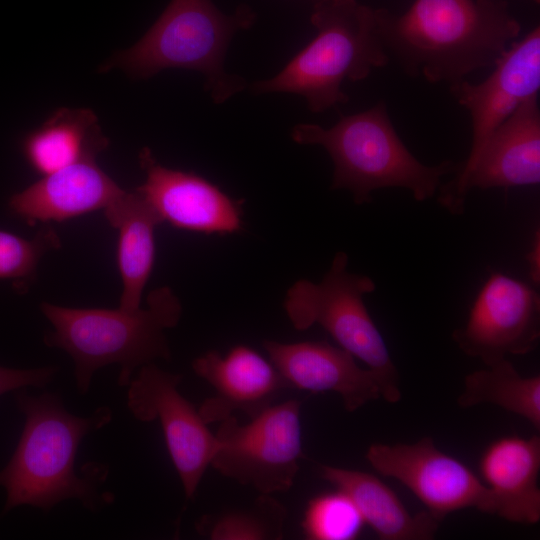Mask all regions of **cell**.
<instances>
[{
  "instance_id": "obj_3",
  "label": "cell",
  "mask_w": 540,
  "mask_h": 540,
  "mask_svg": "<svg viewBox=\"0 0 540 540\" xmlns=\"http://www.w3.org/2000/svg\"><path fill=\"white\" fill-rule=\"evenodd\" d=\"M40 308L53 326L44 343L71 357L81 394L88 392L94 373L107 365L118 364L117 383L128 386L137 368L156 359L169 360L164 331L176 326L182 314L178 297L167 286L152 290L146 306L136 310L71 308L47 302Z\"/></svg>"
},
{
  "instance_id": "obj_28",
  "label": "cell",
  "mask_w": 540,
  "mask_h": 540,
  "mask_svg": "<svg viewBox=\"0 0 540 540\" xmlns=\"http://www.w3.org/2000/svg\"><path fill=\"white\" fill-rule=\"evenodd\" d=\"M531 1H533V2L536 3V4H539V3H540V0H531Z\"/></svg>"
},
{
  "instance_id": "obj_12",
  "label": "cell",
  "mask_w": 540,
  "mask_h": 540,
  "mask_svg": "<svg viewBox=\"0 0 540 540\" xmlns=\"http://www.w3.org/2000/svg\"><path fill=\"white\" fill-rule=\"evenodd\" d=\"M452 338L463 353L486 366L530 353L540 339V296L526 283L493 272Z\"/></svg>"
},
{
  "instance_id": "obj_22",
  "label": "cell",
  "mask_w": 540,
  "mask_h": 540,
  "mask_svg": "<svg viewBox=\"0 0 540 540\" xmlns=\"http://www.w3.org/2000/svg\"><path fill=\"white\" fill-rule=\"evenodd\" d=\"M483 403L495 404L528 420L540 429V376H521L506 358L464 379L457 404L469 408Z\"/></svg>"
},
{
  "instance_id": "obj_20",
  "label": "cell",
  "mask_w": 540,
  "mask_h": 540,
  "mask_svg": "<svg viewBox=\"0 0 540 540\" xmlns=\"http://www.w3.org/2000/svg\"><path fill=\"white\" fill-rule=\"evenodd\" d=\"M107 222L118 231L117 265L122 281L119 307H141L143 290L155 258L156 227L162 220L136 190H123L104 210Z\"/></svg>"
},
{
  "instance_id": "obj_6",
  "label": "cell",
  "mask_w": 540,
  "mask_h": 540,
  "mask_svg": "<svg viewBox=\"0 0 540 540\" xmlns=\"http://www.w3.org/2000/svg\"><path fill=\"white\" fill-rule=\"evenodd\" d=\"M254 20L247 6L226 15L211 0H171L137 43L115 53L99 71L117 68L146 79L169 68L195 70L205 77L213 101L222 103L246 87L243 78L225 71L224 59L233 35Z\"/></svg>"
},
{
  "instance_id": "obj_9",
  "label": "cell",
  "mask_w": 540,
  "mask_h": 540,
  "mask_svg": "<svg viewBox=\"0 0 540 540\" xmlns=\"http://www.w3.org/2000/svg\"><path fill=\"white\" fill-rule=\"evenodd\" d=\"M300 410V401L290 399L269 406L247 424L234 415L221 421L210 466L261 494L287 491L303 457Z\"/></svg>"
},
{
  "instance_id": "obj_16",
  "label": "cell",
  "mask_w": 540,
  "mask_h": 540,
  "mask_svg": "<svg viewBox=\"0 0 540 540\" xmlns=\"http://www.w3.org/2000/svg\"><path fill=\"white\" fill-rule=\"evenodd\" d=\"M122 191L95 160H85L44 175L13 194L8 206L30 224L62 222L104 210Z\"/></svg>"
},
{
  "instance_id": "obj_10",
  "label": "cell",
  "mask_w": 540,
  "mask_h": 540,
  "mask_svg": "<svg viewBox=\"0 0 540 540\" xmlns=\"http://www.w3.org/2000/svg\"><path fill=\"white\" fill-rule=\"evenodd\" d=\"M365 457L378 473L407 487L439 522L466 508L495 515L494 497L481 478L430 437L412 444L374 443Z\"/></svg>"
},
{
  "instance_id": "obj_7",
  "label": "cell",
  "mask_w": 540,
  "mask_h": 540,
  "mask_svg": "<svg viewBox=\"0 0 540 540\" xmlns=\"http://www.w3.org/2000/svg\"><path fill=\"white\" fill-rule=\"evenodd\" d=\"M347 264V254L338 252L319 283L306 279L294 283L286 294L285 312L297 330L314 324L323 327L377 375L381 398L396 403L401 399L399 374L363 300L376 285L368 276L349 272Z\"/></svg>"
},
{
  "instance_id": "obj_19",
  "label": "cell",
  "mask_w": 540,
  "mask_h": 540,
  "mask_svg": "<svg viewBox=\"0 0 540 540\" xmlns=\"http://www.w3.org/2000/svg\"><path fill=\"white\" fill-rule=\"evenodd\" d=\"M318 473L352 500L365 524L381 540H427L438 529L439 521L431 514H411L398 495L373 474L323 464L318 465Z\"/></svg>"
},
{
  "instance_id": "obj_24",
  "label": "cell",
  "mask_w": 540,
  "mask_h": 540,
  "mask_svg": "<svg viewBox=\"0 0 540 540\" xmlns=\"http://www.w3.org/2000/svg\"><path fill=\"white\" fill-rule=\"evenodd\" d=\"M364 524L352 500L336 489L308 502L302 529L310 540H353L360 535Z\"/></svg>"
},
{
  "instance_id": "obj_18",
  "label": "cell",
  "mask_w": 540,
  "mask_h": 540,
  "mask_svg": "<svg viewBox=\"0 0 540 540\" xmlns=\"http://www.w3.org/2000/svg\"><path fill=\"white\" fill-rule=\"evenodd\" d=\"M540 437L503 436L493 440L479 460L480 478L495 501V515L511 522L540 520Z\"/></svg>"
},
{
  "instance_id": "obj_17",
  "label": "cell",
  "mask_w": 540,
  "mask_h": 540,
  "mask_svg": "<svg viewBox=\"0 0 540 540\" xmlns=\"http://www.w3.org/2000/svg\"><path fill=\"white\" fill-rule=\"evenodd\" d=\"M540 183L538 94L523 101L493 132L470 172L466 188H511Z\"/></svg>"
},
{
  "instance_id": "obj_15",
  "label": "cell",
  "mask_w": 540,
  "mask_h": 540,
  "mask_svg": "<svg viewBox=\"0 0 540 540\" xmlns=\"http://www.w3.org/2000/svg\"><path fill=\"white\" fill-rule=\"evenodd\" d=\"M192 368L215 391L198 408L208 425L220 423L235 411L253 418L289 389L271 361L245 345L234 346L224 355L208 351L193 360Z\"/></svg>"
},
{
  "instance_id": "obj_21",
  "label": "cell",
  "mask_w": 540,
  "mask_h": 540,
  "mask_svg": "<svg viewBox=\"0 0 540 540\" xmlns=\"http://www.w3.org/2000/svg\"><path fill=\"white\" fill-rule=\"evenodd\" d=\"M109 146L90 109L60 108L29 133L22 151L30 167L42 176L72 164L95 160Z\"/></svg>"
},
{
  "instance_id": "obj_8",
  "label": "cell",
  "mask_w": 540,
  "mask_h": 540,
  "mask_svg": "<svg viewBox=\"0 0 540 540\" xmlns=\"http://www.w3.org/2000/svg\"><path fill=\"white\" fill-rule=\"evenodd\" d=\"M490 75L473 84L466 79L449 86L470 114L472 140L467 159L454 177L438 189V203L453 215L465 210L466 182L483 148L498 126L540 88V28L513 41Z\"/></svg>"
},
{
  "instance_id": "obj_5",
  "label": "cell",
  "mask_w": 540,
  "mask_h": 540,
  "mask_svg": "<svg viewBox=\"0 0 540 540\" xmlns=\"http://www.w3.org/2000/svg\"><path fill=\"white\" fill-rule=\"evenodd\" d=\"M299 144L322 146L333 165L331 189L348 190L356 204L369 203L383 188L409 190L416 201L432 198L444 176L459 164L445 160L425 165L406 147L395 130L384 101L365 111L341 117L330 128L299 124L291 132Z\"/></svg>"
},
{
  "instance_id": "obj_27",
  "label": "cell",
  "mask_w": 540,
  "mask_h": 540,
  "mask_svg": "<svg viewBox=\"0 0 540 540\" xmlns=\"http://www.w3.org/2000/svg\"><path fill=\"white\" fill-rule=\"evenodd\" d=\"M529 275L535 285L540 282V236L539 231L535 232L531 250L527 253Z\"/></svg>"
},
{
  "instance_id": "obj_25",
  "label": "cell",
  "mask_w": 540,
  "mask_h": 540,
  "mask_svg": "<svg viewBox=\"0 0 540 540\" xmlns=\"http://www.w3.org/2000/svg\"><path fill=\"white\" fill-rule=\"evenodd\" d=\"M61 241L51 227L41 228L32 239L0 230V279L22 288L34 277L41 258L58 249Z\"/></svg>"
},
{
  "instance_id": "obj_11",
  "label": "cell",
  "mask_w": 540,
  "mask_h": 540,
  "mask_svg": "<svg viewBox=\"0 0 540 540\" xmlns=\"http://www.w3.org/2000/svg\"><path fill=\"white\" fill-rule=\"evenodd\" d=\"M181 380V374L154 363L143 365L128 384L127 407L141 422L159 420L185 496L192 499L211 464L217 439L198 408L179 392Z\"/></svg>"
},
{
  "instance_id": "obj_14",
  "label": "cell",
  "mask_w": 540,
  "mask_h": 540,
  "mask_svg": "<svg viewBox=\"0 0 540 540\" xmlns=\"http://www.w3.org/2000/svg\"><path fill=\"white\" fill-rule=\"evenodd\" d=\"M263 346L288 388L337 393L348 412L381 398L377 375L369 368H360L355 357L341 347L325 341L273 340L264 341Z\"/></svg>"
},
{
  "instance_id": "obj_4",
  "label": "cell",
  "mask_w": 540,
  "mask_h": 540,
  "mask_svg": "<svg viewBox=\"0 0 540 540\" xmlns=\"http://www.w3.org/2000/svg\"><path fill=\"white\" fill-rule=\"evenodd\" d=\"M310 21L317 31L312 41L277 75L251 84V90L298 94L318 113L348 101L344 81L363 80L391 59L379 8L357 0H317Z\"/></svg>"
},
{
  "instance_id": "obj_26",
  "label": "cell",
  "mask_w": 540,
  "mask_h": 540,
  "mask_svg": "<svg viewBox=\"0 0 540 540\" xmlns=\"http://www.w3.org/2000/svg\"><path fill=\"white\" fill-rule=\"evenodd\" d=\"M55 366L16 369L0 366V396L26 387L44 388L57 373Z\"/></svg>"
},
{
  "instance_id": "obj_13",
  "label": "cell",
  "mask_w": 540,
  "mask_h": 540,
  "mask_svg": "<svg viewBox=\"0 0 540 540\" xmlns=\"http://www.w3.org/2000/svg\"><path fill=\"white\" fill-rule=\"evenodd\" d=\"M145 172L139 192L162 222L193 232L229 234L242 227V201L229 197L207 179L161 165L149 148L141 150Z\"/></svg>"
},
{
  "instance_id": "obj_1",
  "label": "cell",
  "mask_w": 540,
  "mask_h": 540,
  "mask_svg": "<svg viewBox=\"0 0 540 540\" xmlns=\"http://www.w3.org/2000/svg\"><path fill=\"white\" fill-rule=\"evenodd\" d=\"M379 23L407 75L449 86L493 67L521 32L505 0H415L401 15L379 8Z\"/></svg>"
},
{
  "instance_id": "obj_2",
  "label": "cell",
  "mask_w": 540,
  "mask_h": 540,
  "mask_svg": "<svg viewBox=\"0 0 540 540\" xmlns=\"http://www.w3.org/2000/svg\"><path fill=\"white\" fill-rule=\"evenodd\" d=\"M25 424L16 449L0 471V486L6 491L3 512L28 505L49 512L60 502L77 499L91 512L111 504L115 496L99 492L108 467L99 463L75 469V459L84 437L108 425L109 407H98L81 417L68 412L57 393L31 395L25 388L15 393Z\"/></svg>"
},
{
  "instance_id": "obj_23",
  "label": "cell",
  "mask_w": 540,
  "mask_h": 540,
  "mask_svg": "<svg viewBox=\"0 0 540 540\" xmlns=\"http://www.w3.org/2000/svg\"><path fill=\"white\" fill-rule=\"evenodd\" d=\"M286 507L270 494L250 505L203 515L197 533L210 540H280L284 536Z\"/></svg>"
}]
</instances>
